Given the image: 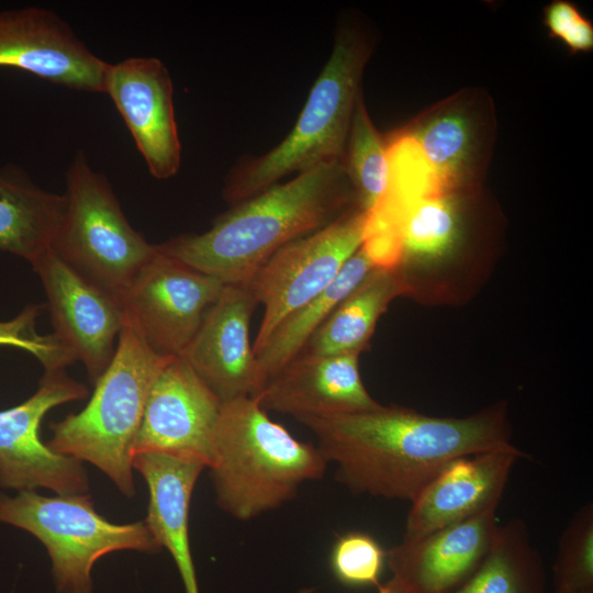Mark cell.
Wrapping results in <instances>:
<instances>
[{"instance_id": "6da1fadb", "label": "cell", "mask_w": 593, "mask_h": 593, "mask_svg": "<svg viewBox=\"0 0 593 593\" xmlns=\"http://www.w3.org/2000/svg\"><path fill=\"white\" fill-rule=\"evenodd\" d=\"M302 424L350 492L410 503L451 460L513 446L506 403L465 417L381 404Z\"/></svg>"}, {"instance_id": "7a4b0ae2", "label": "cell", "mask_w": 593, "mask_h": 593, "mask_svg": "<svg viewBox=\"0 0 593 593\" xmlns=\"http://www.w3.org/2000/svg\"><path fill=\"white\" fill-rule=\"evenodd\" d=\"M357 205L343 161L320 165L234 204L210 230L156 244L159 253L221 280L248 284L280 248Z\"/></svg>"}, {"instance_id": "3957f363", "label": "cell", "mask_w": 593, "mask_h": 593, "mask_svg": "<svg viewBox=\"0 0 593 593\" xmlns=\"http://www.w3.org/2000/svg\"><path fill=\"white\" fill-rule=\"evenodd\" d=\"M327 465L316 446L273 422L257 396L223 403L208 468L216 504L233 518L280 507L304 482L321 479Z\"/></svg>"}, {"instance_id": "277c9868", "label": "cell", "mask_w": 593, "mask_h": 593, "mask_svg": "<svg viewBox=\"0 0 593 593\" xmlns=\"http://www.w3.org/2000/svg\"><path fill=\"white\" fill-rule=\"evenodd\" d=\"M373 40L358 22H342L332 54L314 82L290 133L260 156L242 157L230 170L223 198L231 205L292 174L343 161L361 78Z\"/></svg>"}, {"instance_id": "5b68a950", "label": "cell", "mask_w": 593, "mask_h": 593, "mask_svg": "<svg viewBox=\"0 0 593 593\" xmlns=\"http://www.w3.org/2000/svg\"><path fill=\"white\" fill-rule=\"evenodd\" d=\"M170 357L154 351L124 315L115 353L91 399L80 412L51 424L48 447L94 465L133 497V446L150 387Z\"/></svg>"}, {"instance_id": "8992f818", "label": "cell", "mask_w": 593, "mask_h": 593, "mask_svg": "<svg viewBox=\"0 0 593 593\" xmlns=\"http://www.w3.org/2000/svg\"><path fill=\"white\" fill-rule=\"evenodd\" d=\"M66 184V208L51 249L122 304L138 271L156 254V244L131 225L110 182L82 152L74 157Z\"/></svg>"}, {"instance_id": "52a82bcc", "label": "cell", "mask_w": 593, "mask_h": 593, "mask_svg": "<svg viewBox=\"0 0 593 593\" xmlns=\"http://www.w3.org/2000/svg\"><path fill=\"white\" fill-rule=\"evenodd\" d=\"M0 522L26 530L44 545L57 593H93V566L108 553L161 550L144 521L111 523L96 511L89 494L0 492Z\"/></svg>"}, {"instance_id": "ba28073f", "label": "cell", "mask_w": 593, "mask_h": 593, "mask_svg": "<svg viewBox=\"0 0 593 593\" xmlns=\"http://www.w3.org/2000/svg\"><path fill=\"white\" fill-rule=\"evenodd\" d=\"M366 212L354 205L326 226L280 248L255 273L248 287L264 316L253 349H261L290 314L305 305L337 277L361 246Z\"/></svg>"}, {"instance_id": "9c48e42d", "label": "cell", "mask_w": 593, "mask_h": 593, "mask_svg": "<svg viewBox=\"0 0 593 593\" xmlns=\"http://www.w3.org/2000/svg\"><path fill=\"white\" fill-rule=\"evenodd\" d=\"M87 395V388L65 369L45 371L32 396L0 411V486L18 492L45 488L59 495L87 494L89 480L82 462L55 452L40 435L49 410Z\"/></svg>"}, {"instance_id": "30bf717a", "label": "cell", "mask_w": 593, "mask_h": 593, "mask_svg": "<svg viewBox=\"0 0 593 593\" xmlns=\"http://www.w3.org/2000/svg\"><path fill=\"white\" fill-rule=\"evenodd\" d=\"M224 286L156 248L124 294L122 306L154 351L181 356Z\"/></svg>"}, {"instance_id": "8fae6325", "label": "cell", "mask_w": 593, "mask_h": 593, "mask_svg": "<svg viewBox=\"0 0 593 593\" xmlns=\"http://www.w3.org/2000/svg\"><path fill=\"white\" fill-rule=\"evenodd\" d=\"M223 402L181 357L174 356L157 373L133 446L209 467L211 441Z\"/></svg>"}, {"instance_id": "7c38bea8", "label": "cell", "mask_w": 593, "mask_h": 593, "mask_svg": "<svg viewBox=\"0 0 593 593\" xmlns=\"http://www.w3.org/2000/svg\"><path fill=\"white\" fill-rule=\"evenodd\" d=\"M32 267L41 279L54 335L86 367L94 384L110 365L124 324L122 304L65 264L52 249Z\"/></svg>"}, {"instance_id": "4fadbf2b", "label": "cell", "mask_w": 593, "mask_h": 593, "mask_svg": "<svg viewBox=\"0 0 593 593\" xmlns=\"http://www.w3.org/2000/svg\"><path fill=\"white\" fill-rule=\"evenodd\" d=\"M109 66L51 10L25 7L0 12V67L72 90L104 93Z\"/></svg>"}, {"instance_id": "5bb4252c", "label": "cell", "mask_w": 593, "mask_h": 593, "mask_svg": "<svg viewBox=\"0 0 593 593\" xmlns=\"http://www.w3.org/2000/svg\"><path fill=\"white\" fill-rule=\"evenodd\" d=\"M104 93L123 118L150 175L174 177L181 165V144L174 107V86L156 57H131L109 66Z\"/></svg>"}, {"instance_id": "9a60e30c", "label": "cell", "mask_w": 593, "mask_h": 593, "mask_svg": "<svg viewBox=\"0 0 593 593\" xmlns=\"http://www.w3.org/2000/svg\"><path fill=\"white\" fill-rule=\"evenodd\" d=\"M257 304L248 284H225L181 355L223 403L257 396L264 388L249 340Z\"/></svg>"}, {"instance_id": "2e32d148", "label": "cell", "mask_w": 593, "mask_h": 593, "mask_svg": "<svg viewBox=\"0 0 593 593\" xmlns=\"http://www.w3.org/2000/svg\"><path fill=\"white\" fill-rule=\"evenodd\" d=\"M526 457L513 445L451 460L411 503L403 539L421 538L500 503L515 463Z\"/></svg>"}, {"instance_id": "e0dca14e", "label": "cell", "mask_w": 593, "mask_h": 593, "mask_svg": "<svg viewBox=\"0 0 593 593\" xmlns=\"http://www.w3.org/2000/svg\"><path fill=\"white\" fill-rule=\"evenodd\" d=\"M266 411L287 414L302 423L311 418L379 407L366 389L359 355H300L271 377L257 395Z\"/></svg>"}, {"instance_id": "ac0fdd59", "label": "cell", "mask_w": 593, "mask_h": 593, "mask_svg": "<svg viewBox=\"0 0 593 593\" xmlns=\"http://www.w3.org/2000/svg\"><path fill=\"white\" fill-rule=\"evenodd\" d=\"M493 503L478 514L387 551L392 577L418 593H449L479 567L499 526Z\"/></svg>"}, {"instance_id": "d6986e66", "label": "cell", "mask_w": 593, "mask_h": 593, "mask_svg": "<svg viewBox=\"0 0 593 593\" xmlns=\"http://www.w3.org/2000/svg\"><path fill=\"white\" fill-rule=\"evenodd\" d=\"M133 468L148 486L145 524L159 546L171 555L184 593H200L189 540V510L205 465L166 454L142 452L133 456Z\"/></svg>"}, {"instance_id": "ffe728a7", "label": "cell", "mask_w": 593, "mask_h": 593, "mask_svg": "<svg viewBox=\"0 0 593 593\" xmlns=\"http://www.w3.org/2000/svg\"><path fill=\"white\" fill-rule=\"evenodd\" d=\"M474 102L458 94L404 128L418 144L443 189L456 193L474 180L482 157V120Z\"/></svg>"}, {"instance_id": "44dd1931", "label": "cell", "mask_w": 593, "mask_h": 593, "mask_svg": "<svg viewBox=\"0 0 593 593\" xmlns=\"http://www.w3.org/2000/svg\"><path fill=\"white\" fill-rule=\"evenodd\" d=\"M65 208V194L40 188L14 166L0 168V251L35 261L52 248Z\"/></svg>"}, {"instance_id": "7402d4cb", "label": "cell", "mask_w": 593, "mask_h": 593, "mask_svg": "<svg viewBox=\"0 0 593 593\" xmlns=\"http://www.w3.org/2000/svg\"><path fill=\"white\" fill-rule=\"evenodd\" d=\"M403 294L406 287L396 269H374L334 309L298 356L360 355L380 316Z\"/></svg>"}, {"instance_id": "603a6c76", "label": "cell", "mask_w": 593, "mask_h": 593, "mask_svg": "<svg viewBox=\"0 0 593 593\" xmlns=\"http://www.w3.org/2000/svg\"><path fill=\"white\" fill-rule=\"evenodd\" d=\"M449 593H549L545 563L526 523L499 524L479 567Z\"/></svg>"}, {"instance_id": "cb8c5ba5", "label": "cell", "mask_w": 593, "mask_h": 593, "mask_svg": "<svg viewBox=\"0 0 593 593\" xmlns=\"http://www.w3.org/2000/svg\"><path fill=\"white\" fill-rule=\"evenodd\" d=\"M374 269L377 268L360 246L325 290L278 325L256 354L264 385L299 355L334 309Z\"/></svg>"}, {"instance_id": "d4e9b609", "label": "cell", "mask_w": 593, "mask_h": 593, "mask_svg": "<svg viewBox=\"0 0 593 593\" xmlns=\"http://www.w3.org/2000/svg\"><path fill=\"white\" fill-rule=\"evenodd\" d=\"M461 240V217L455 193L425 198L402 215V258L398 267L405 286L419 272L439 269Z\"/></svg>"}, {"instance_id": "484cf974", "label": "cell", "mask_w": 593, "mask_h": 593, "mask_svg": "<svg viewBox=\"0 0 593 593\" xmlns=\"http://www.w3.org/2000/svg\"><path fill=\"white\" fill-rule=\"evenodd\" d=\"M343 164L357 205L370 211L388 189V143L372 123L362 93L354 110Z\"/></svg>"}, {"instance_id": "4316f807", "label": "cell", "mask_w": 593, "mask_h": 593, "mask_svg": "<svg viewBox=\"0 0 593 593\" xmlns=\"http://www.w3.org/2000/svg\"><path fill=\"white\" fill-rule=\"evenodd\" d=\"M552 593H593V505L575 511L552 564Z\"/></svg>"}, {"instance_id": "83f0119b", "label": "cell", "mask_w": 593, "mask_h": 593, "mask_svg": "<svg viewBox=\"0 0 593 593\" xmlns=\"http://www.w3.org/2000/svg\"><path fill=\"white\" fill-rule=\"evenodd\" d=\"M387 562V551L370 534L349 532L333 545L329 567L335 579L351 588L378 586Z\"/></svg>"}, {"instance_id": "f1b7e54d", "label": "cell", "mask_w": 593, "mask_h": 593, "mask_svg": "<svg viewBox=\"0 0 593 593\" xmlns=\"http://www.w3.org/2000/svg\"><path fill=\"white\" fill-rule=\"evenodd\" d=\"M44 306L26 305L15 317L0 321V346H11L32 354L45 371L65 369L75 360L54 334L36 332V320Z\"/></svg>"}, {"instance_id": "f546056e", "label": "cell", "mask_w": 593, "mask_h": 593, "mask_svg": "<svg viewBox=\"0 0 593 593\" xmlns=\"http://www.w3.org/2000/svg\"><path fill=\"white\" fill-rule=\"evenodd\" d=\"M544 22L552 37L561 40L572 53L593 48V25L568 1H553L544 10Z\"/></svg>"}, {"instance_id": "4dcf8cb0", "label": "cell", "mask_w": 593, "mask_h": 593, "mask_svg": "<svg viewBox=\"0 0 593 593\" xmlns=\"http://www.w3.org/2000/svg\"><path fill=\"white\" fill-rule=\"evenodd\" d=\"M377 591L378 593H418L394 577H391V579L384 583H380L377 586Z\"/></svg>"}, {"instance_id": "1f68e13d", "label": "cell", "mask_w": 593, "mask_h": 593, "mask_svg": "<svg viewBox=\"0 0 593 593\" xmlns=\"http://www.w3.org/2000/svg\"><path fill=\"white\" fill-rule=\"evenodd\" d=\"M316 588L314 586H307L300 589L296 593H314Z\"/></svg>"}]
</instances>
